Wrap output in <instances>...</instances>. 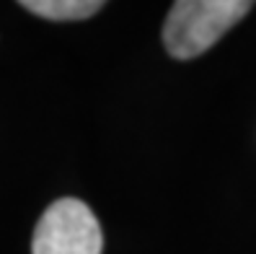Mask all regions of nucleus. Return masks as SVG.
<instances>
[{
  "instance_id": "obj_3",
  "label": "nucleus",
  "mask_w": 256,
  "mask_h": 254,
  "mask_svg": "<svg viewBox=\"0 0 256 254\" xmlns=\"http://www.w3.org/2000/svg\"><path fill=\"white\" fill-rule=\"evenodd\" d=\"M24 11L50 21H80L104 8L101 0H24Z\"/></svg>"
},
{
  "instance_id": "obj_2",
  "label": "nucleus",
  "mask_w": 256,
  "mask_h": 254,
  "mask_svg": "<svg viewBox=\"0 0 256 254\" xmlns=\"http://www.w3.org/2000/svg\"><path fill=\"white\" fill-rule=\"evenodd\" d=\"M101 249L104 233L94 210L75 197L54 200L32 238V254H101Z\"/></svg>"
},
{
  "instance_id": "obj_1",
  "label": "nucleus",
  "mask_w": 256,
  "mask_h": 254,
  "mask_svg": "<svg viewBox=\"0 0 256 254\" xmlns=\"http://www.w3.org/2000/svg\"><path fill=\"white\" fill-rule=\"evenodd\" d=\"M251 8L248 0H176L163 24V44L176 60L200 57Z\"/></svg>"
}]
</instances>
